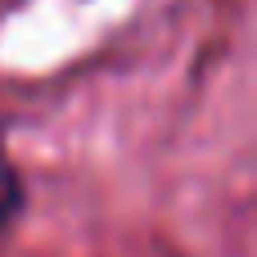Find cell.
Instances as JSON below:
<instances>
[{
	"mask_svg": "<svg viewBox=\"0 0 257 257\" xmlns=\"http://www.w3.org/2000/svg\"><path fill=\"white\" fill-rule=\"evenodd\" d=\"M18 199H23V190H18V172H14V163L5 158V149H0V226H9Z\"/></svg>",
	"mask_w": 257,
	"mask_h": 257,
	"instance_id": "1",
	"label": "cell"
}]
</instances>
